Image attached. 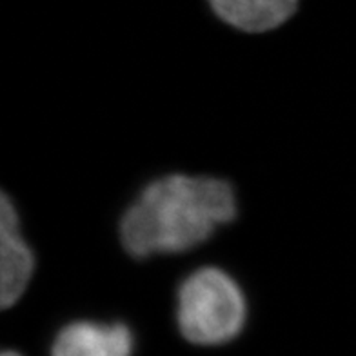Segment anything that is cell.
<instances>
[{
    "instance_id": "8992f818",
    "label": "cell",
    "mask_w": 356,
    "mask_h": 356,
    "mask_svg": "<svg viewBox=\"0 0 356 356\" xmlns=\"http://www.w3.org/2000/svg\"><path fill=\"white\" fill-rule=\"evenodd\" d=\"M2 356H22V355H20V353H17V351H4V353H2Z\"/></svg>"
},
{
    "instance_id": "5b68a950",
    "label": "cell",
    "mask_w": 356,
    "mask_h": 356,
    "mask_svg": "<svg viewBox=\"0 0 356 356\" xmlns=\"http://www.w3.org/2000/svg\"><path fill=\"white\" fill-rule=\"evenodd\" d=\"M218 19L245 33L277 29L295 15L300 0H207Z\"/></svg>"
},
{
    "instance_id": "3957f363",
    "label": "cell",
    "mask_w": 356,
    "mask_h": 356,
    "mask_svg": "<svg viewBox=\"0 0 356 356\" xmlns=\"http://www.w3.org/2000/svg\"><path fill=\"white\" fill-rule=\"evenodd\" d=\"M33 251L24 242L19 215L8 195L0 207V304L4 309L19 302L33 275Z\"/></svg>"
},
{
    "instance_id": "7a4b0ae2",
    "label": "cell",
    "mask_w": 356,
    "mask_h": 356,
    "mask_svg": "<svg viewBox=\"0 0 356 356\" xmlns=\"http://www.w3.org/2000/svg\"><path fill=\"white\" fill-rule=\"evenodd\" d=\"M248 305L238 284L218 267H202L178 289V329L195 346H222L244 329Z\"/></svg>"
},
{
    "instance_id": "6da1fadb",
    "label": "cell",
    "mask_w": 356,
    "mask_h": 356,
    "mask_svg": "<svg viewBox=\"0 0 356 356\" xmlns=\"http://www.w3.org/2000/svg\"><path fill=\"white\" fill-rule=\"evenodd\" d=\"M236 215L233 186L213 177L169 175L151 182L127 207L120 240L135 258L180 253L206 242Z\"/></svg>"
},
{
    "instance_id": "277c9868",
    "label": "cell",
    "mask_w": 356,
    "mask_h": 356,
    "mask_svg": "<svg viewBox=\"0 0 356 356\" xmlns=\"http://www.w3.org/2000/svg\"><path fill=\"white\" fill-rule=\"evenodd\" d=\"M133 334L124 323L73 322L60 329L51 356H131Z\"/></svg>"
}]
</instances>
